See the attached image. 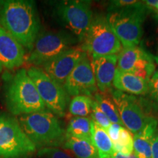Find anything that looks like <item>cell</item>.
<instances>
[{
    "label": "cell",
    "instance_id": "cell-1",
    "mask_svg": "<svg viewBox=\"0 0 158 158\" xmlns=\"http://www.w3.org/2000/svg\"><path fill=\"white\" fill-rule=\"evenodd\" d=\"M0 25L30 52L40 29L35 3L28 0L0 2Z\"/></svg>",
    "mask_w": 158,
    "mask_h": 158
},
{
    "label": "cell",
    "instance_id": "cell-2",
    "mask_svg": "<svg viewBox=\"0 0 158 158\" xmlns=\"http://www.w3.org/2000/svg\"><path fill=\"white\" fill-rule=\"evenodd\" d=\"M147 10L143 2L118 0L110 2L106 19L124 48L141 43Z\"/></svg>",
    "mask_w": 158,
    "mask_h": 158
},
{
    "label": "cell",
    "instance_id": "cell-3",
    "mask_svg": "<svg viewBox=\"0 0 158 158\" xmlns=\"http://www.w3.org/2000/svg\"><path fill=\"white\" fill-rule=\"evenodd\" d=\"M5 98L6 107L13 116H20L47 110L25 68L18 70L10 78Z\"/></svg>",
    "mask_w": 158,
    "mask_h": 158
},
{
    "label": "cell",
    "instance_id": "cell-4",
    "mask_svg": "<svg viewBox=\"0 0 158 158\" xmlns=\"http://www.w3.org/2000/svg\"><path fill=\"white\" fill-rule=\"evenodd\" d=\"M19 122L26 135L39 149L64 143V130L57 116L48 110L20 116Z\"/></svg>",
    "mask_w": 158,
    "mask_h": 158
},
{
    "label": "cell",
    "instance_id": "cell-5",
    "mask_svg": "<svg viewBox=\"0 0 158 158\" xmlns=\"http://www.w3.org/2000/svg\"><path fill=\"white\" fill-rule=\"evenodd\" d=\"M79 46L92 58L116 55L122 45L108 23L106 15L97 14L92 18L86 35Z\"/></svg>",
    "mask_w": 158,
    "mask_h": 158
},
{
    "label": "cell",
    "instance_id": "cell-6",
    "mask_svg": "<svg viewBox=\"0 0 158 158\" xmlns=\"http://www.w3.org/2000/svg\"><path fill=\"white\" fill-rule=\"evenodd\" d=\"M36 149L19 119L11 114L0 112V158H29Z\"/></svg>",
    "mask_w": 158,
    "mask_h": 158
},
{
    "label": "cell",
    "instance_id": "cell-7",
    "mask_svg": "<svg viewBox=\"0 0 158 158\" xmlns=\"http://www.w3.org/2000/svg\"><path fill=\"white\" fill-rule=\"evenodd\" d=\"M79 40L64 31H48L40 34L26 62L35 67L43 66L62 53L76 46Z\"/></svg>",
    "mask_w": 158,
    "mask_h": 158
},
{
    "label": "cell",
    "instance_id": "cell-8",
    "mask_svg": "<svg viewBox=\"0 0 158 158\" xmlns=\"http://www.w3.org/2000/svg\"><path fill=\"white\" fill-rule=\"evenodd\" d=\"M27 73L35 84L46 109L56 116H64L69 95L63 86L53 80L39 67H30L27 70Z\"/></svg>",
    "mask_w": 158,
    "mask_h": 158
},
{
    "label": "cell",
    "instance_id": "cell-9",
    "mask_svg": "<svg viewBox=\"0 0 158 158\" xmlns=\"http://www.w3.org/2000/svg\"><path fill=\"white\" fill-rule=\"evenodd\" d=\"M54 9L55 14L65 28L78 40L79 43L81 42L93 18L91 2L60 1L56 3Z\"/></svg>",
    "mask_w": 158,
    "mask_h": 158
},
{
    "label": "cell",
    "instance_id": "cell-10",
    "mask_svg": "<svg viewBox=\"0 0 158 158\" xmlns=\"http://www.w3.org/2000/svg\"><path fill=\"white\" fill-rule=\"evenodd\" d=\"M124 126L135 135L143 129L149 116L146 114L141 100L118 90L110 92Z\"/></svg>",
    "mask_w": 158,
    "mask_h": 158
},
{
    "label": "cell",
    "instance_id": "cell-11",
    "mask_svg": "<svg viewBox=\"0 0 158 158\" xmlns=\"http://www.w3.org/2000/svg\"><path fill=\"white\" fill-rule=\"evenodd\" d=\"M117 56V69L132 73L148 81L155 72V64L158 62L155 56L139 45L122 48Z\"/></svg>",
    "mask_w": 158,
    "mask_h": 158
},
{
    "label": "cell",
    "instance_id": "cell-12",
    "mask_svg": "<svg viewBox=\"0 0 158 158\" xmlns=\"http://www.w3.org/2000/svg\"><path fill=\"white\" fill-rule=\"evenodd\" d=\"M63 87L69 96L86 95L92 98L98 92L96 81L88 55L69 75Z\"/></svg>",
    "mask_w": 158,
    "mask_h": 158
},
{
    "label": "cell",
    "instance_id": "cell-13",
    "mask_svg": "<svg viewBox=\"0 0 158 158\" xmlns=\"http://www.w3.org/2000/svg\"><path fill=\"white\" fill-rule=\"evenodd\" d=\"M87 54L80 46L73 47L43 65V70L53 80L63 86L73 69Z\"/></svg>",
    "mask_w": 158,
    "mask_h": 158
},
{
    "label": "cell",
    "instance_id": "cell-14",
    "mask_svg": "<svg viewBox=\"0 0 158 158\" xmlns=\"http://www.w3.org/2000/svg\"><path fill=\"white\" fill-rule=\"evenodd\" d=\"M25 48L0 25V70L20 68L26 60Z\"/></svg>",
    "mask_w": 158,
    "mask_h": 158
},
{
    "label": "cell",
    "instance_id": "cell-15",
    "mask_svg": "<svg viewBox=\"0 0 158 158\" xmlns=\"http://www.w3.org/2000/svg\"><path fill=\"white\" fill-rule=\"evenodd\" d=\"M117 55L95 57L91 59V65L96 81L98 89L102 93L111 90L117 70Z\"/></svg>",
    "mask_w": 158,
    "mask_h": 158
},
{
    "label": "cell",
    "instance_id": "cell-16",
    "mask_svg": "<svg viewBox=\"0 0 158 158\" xmlns=\"http://www.w3.org/2000/svg\"><path fill=\"white\" fill-rule=\"evenodd\" d=\"M116 90L132 95H144L149 90V81L130 72L117 69L113 81Z\"/></svg>",
    "mask_w": 158,
    "mask_h": 158
},
{
    "label": "cell",
    "instance_id": "cell-17",
    "mask_svg": "<svg viewBox=\"0 0 158 158\" xmlns=\"http://www.w3.org/2000/svg\"><path fill=\"white\" fill-rule=\"evenodd\" d=\"M157 120L149 116L144 127L134 135L133 152L138 158H152V143L157 133Z\"/></svg>",
    "mask_w": 158,
    "mask_h": 158
},
{
    "label": "cell",
    "instance_id": "cell-18",
    "mask_svg": "<svg viewBox=\"0 0 158 158\" xmlns=\"http://www.w3.org/2000/svg\"><path fill=\"white\" fill-rule=\"evenodd\" d=\"M91 140L98 151L99 158H111L116 152L106 130L92 120Z\"/></svg>",
    "mask_w": 158,
    "mask_h": 158
},
{
    "label": "cell",
    "instance_id": "cell-19",
    "mask_svg": "<svg viewBox=\"0 0 158 158\" xmlns=\"http://www.w3.org/2000/svg\"><path fill=\"white\" fill-rule=\"evenodd\" d=\"M63 147L70 150L76 158H99L98 151L91 140L73 137L65 138Z\"/></svg>",
    "mask_w": 158,
    "mask_h": 158
},
{
    "label": "cell",
    "instance_id": "cell-20",
    "mask_svg": "<svg viewBox=\"0 0 158 158\" xmlns=\"http://www.w3.org/2000/svg\"><path fill=\"white\" fill-rule=\"evenodd\" d=\"M68 137L91 140L92 119L88 117L79 116H74L71 118L65 130V138Z\"/></svg>",
    "mask_w": 158,
    "mask_h": 158
},
{
    "label": "cell",
    "instance_id": "cell-21",
    "mask_svg": "<svg viewBox=\"0 0 158 158\" xmlns=\"http://www.w3.org/2000/svg\"><path fill=\"white\" fill-rule=\"evenodd\" d=\"M94 100H95L99 107L111 123L118 124L123 126L121 118L119 117L117 108L112 98L111 94L110 96L107 93L98 92L94 95Z\"/></svg>",
    "mask_w": 158,
    "mask_h": 158
},
{
    "label": "cell",
    "instance_id": "cell-22",
    "mask_svg": "<svg viewBox=\"0 0 158 158\" xmlns=\"http://www.w3.org/2000/svg\"><path fill=\"white\" fill-rule=\"evenodd\" d=\"M92 103L93 100L89 96H75L69 105V111L73 116L87 117L92 112Z\"/></svg>",
    "mask_w": 158,
    "mask_h": 158
},
{
    "label": "cell",
    "instance_id": "cell-23",
    "mask_svg": "<svg viewBox=\"0 0 158 158\" xmlns=\"http://www.w3.org/2000/svg\"><path fill=\"white\" fill-rule=\"evenodd\" d=\"M115 152L124 155L133 152V137L127 128L122 127L120 130L117 140L113 143Z\"/></svg>",
    "mask_w": 158,
    "mask_h": 158
},
{
    "label": "cell",
    "instance_id": "cell-24",
    "mask_svg": "<svg viewBox=\"0 0 158 158\" xmlns=\"http://www.w3.org/2000/svg\"><path fill=\"white\" fill-rule=\"evenodd\" d=\"M91 119L100 126H101L105 130H107L111 124V122H110L107 116L105 115V114L102 111V110L100 109L94 100H93V103H92Z\"/></svg>",
    "mask_w": 158,
    "mask_h": 158
},
{
    "label": "cell",
    "instance_id": "cell-25",
    "mask_svg": "<svg viewBox=\"0 0 158 158\" xmlns=\"http://www.w3.org/2000/svg\"><path fill=\"white\" fill-rule=\"evenodd\" d=\"M37 155L40 158H73L67 152L57 147H46L39 149Z\"/></svg>",
    "mask_w": 158,
    "mask_h": 158
},
{
    "label": "cell",
    "instance_id": "cell-26",
    "mask_svg": "<svg viewBox=\"0 0 158 158\" xmlns=\"http://www.w3.org/2000/svg\"><path fill=\"white\" fill-rule=\"evenodd\" d=\"M147 94L153 106L158 109V71H155L149 79Z\"/></svg>",
    "mask_w": 158,
    "mask_h": 158
},
{
    "label": "cell",
    "instance_id": "cell-27",
    "mask_svg": "<svg viewBox=\"0 0 158 158\" xmlns=\"http://www.w3.org/2000/svg\"><path fill=\"white\" fill-rule=\"evenodd\" d=\"M122 127L123 126L121 125V124L111 123V124L109 126V127L106 130V131H107L108 135H109L110 140H111L113 143L117 140L118 133H119L120 130H121Z\"/></svg>",
    "mask_w": 158,
    "mask_h": 158
},
{
    "label": "cell",
    "instance_id": "cell-28",
    "mask_svg": "<svg viewBox=\"0 0 158 158\" xmlns=\"http://www.w3.org/2000/svg\"><path fill=\"white\" fill-rule=\"evenodd\" d=\"M152 158H158V133L154 136L152 143Z\"/></svg>",
    "mask_w": 158,
    "mask_h": 158
},
{
    "label": "cell",
    "instance_id": "cell-29",
    "mask_svg": "<svg viewBox=\"0 0 158 158\" xmlns=\"http://www.w3.org/2000/svg\"><path fill=\"white\" fill-rule=\"evenodd\" d=\"M111 158H138L137 156L135 155V154L133 152L130 155H124V154L119 153V152H116L114 154V155L112 156Z\"/></svg>",
    "mask_w": 158,
    "mask_h": 158
},
{
    "label": "cell",
    "instance_id": "cell-30",
    "mask_svg": "<svg viewBox=\"0 0 158 158\" xmlns=\"http://www.w3.org/2000/svg\"><path fill=\"white\" fill-rule=\"evenodd\" d=\"M155 57L158 59V35L156 37L155 43Z\"/></svg>",
    "mask_w": 158,
    "mask_h": 158
},
{
    "label": "cell",
    "instance_id": "cell-31",
    "mask_svg": "<svg viewBox=\"0 0 158 158\" xmlns=\"http://www.w3.org/2000/svg\"><path fill=\"white\" fill-rule=\"evenodd\" d=\"M155 11L156 12V13H157V16H158V3H157V7H156V9H155Z\"/></svg>",
    "mask_w": 158,
    "mask_h": 158
},
{
    "label": "cell",
    "instance_id": "cell-32",
    "mask_svg": "<svg viewBox=\"0 0 158 158\" xmlns=\"http://www.w3.org/2000/svg\"><path fill=\"white\" fill-rule=\"evenodd\" d=\"M0 71H1V70H0Z\"/></svg>",
    "mask_w": 158,
    "mask_h": 158
}]
</instances>
